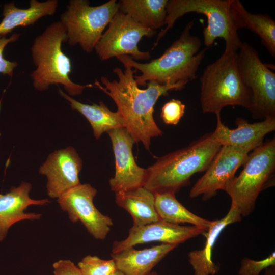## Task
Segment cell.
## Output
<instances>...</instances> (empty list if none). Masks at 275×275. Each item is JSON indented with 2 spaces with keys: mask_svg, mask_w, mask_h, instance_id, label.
Here are the masks:
<instances>
[{
  "mask_svg": "<svg viewBox=\"0 0 275 275\" xmlns=\"http://www.w3.org/2000/svg\"><path fill=\"white\" fill-rule=\"evenodd\" d=\"M67 42L66 30L60 21L52 22L34 39L31 47L33 61L36 68L31 74L33 85L37 90L48 89L50 85L60 84L70 96L80 95L93 84L81 85L73 82L70 58L62 50Z\"/></svg>",
  "mask_w": 275,
  "mask_h": 275,
  "instance_id": "5b68a950",
  "label": "cell"
},
{
  "mask_svg": "<svg viewBox=\"0 0 275 275\" xmlns=\"http://www.w3.org/2000/svg\"><path fill=\"white\" fill-rule=\"evenodd\" d=\"M275 266V253L273 252L266 258L255 260L249 258H243L239 268L238 275H259L266 268Z\"/></svg>",
  "mask_w": 275,
  "mask_h": 275,
  "instance_id": "4316f807",
  "label": "cell"
},
{
  "mask_svg": "<svg viewBox=\"0 0 275 275\" xmlns=\"http://www.w3.org/2000/svg\"><path fill=\"white\" fill-rule=\"evenodd\" d=\"M81 168V159L72 147L50 154L39 169V173L47 178L49 197L58 199L68 190L80 184L79 174Z\"/></svg>",
  "mask_w": 275,
  "mask_h": 275,
  "instance_id": "9a60e30c",
  "label": "cell"
},
{
  "mask_svg": "<svg viewBox=\"0 0 275 275\" xmlns=\"http://www.w3.org/2000/svg\"><path fill=\"white\" fill-rule=\"evenodd\" d=\"M61 96L69 102L72 109L81 114L90 123L93 134L96 139L100 138L104 132L113 129L125 127V123L121 114L117 111L113 112L102 102L92 105L81 103L59 89Z\"/></svg>",
  "mask_w": 275,
  "mask_h": 275,
  "instance_id": "603a6c76",
  "label": "cell"
},
{
  "mask_svg": "<svg viewBox=\"0 0 275 275\" xmlns=\"http://www.w3.org/2000/svg\"><path fill=\"white\" fill-rule=\"evenodd\" d=\"M232 0H168L166 6L165 28L158 34L152 49L171 29L176 21L186 13L194 12L204 15L207 25L203 28L205 47L212 45L215 39L225 40V49L238 51L242 42L231 14Z\"/></svg>",
  "mask_w": 275,
  "mask_h": 275,
  "instance_id": "8992f818",
  "label": "cell"
},
{
  "mask_svg": "<svg viewBox=\"0 0 275 275\" xmlns=\"http://www.w3.org/2000/svg\"><path fill=\"white\" fill-rule=\"evenodd\" d=\"M237 52L225 49L204 70L200 79V101L204 113L221 114L227 106H241L250 111L252 94L240 72Z\"/></svg>",
  "mask_w": 275,
  "mask_h": 275,
  "instance_id": "277c9868",
  "label": "cell"
},
{
  "mask_svg": "<svg viewBox=\"0 0 275 275\" xmlns=\"http://www.w3.org/2000/svg\"><path fill=\"white\" fill-rule=\"evenodd\" d=\"M155 207L160 218L171 224L188 223L208 231L213 223L199 216L186 208L170 193L155 194Z\"/></svg>",
  "mask_w": 275,
  "mask_h": 275,
  "instance_id": "d4e9b609",
  "label": "cell"
},
{
  "mask_svg": "<svg viewBox=\"0 0 275 275\" xmlns=\"http://www.w3.org/2000/svg\"><path fill=\"white\" fill-rule=\"evenodd\" d=\"M221 146L211 133L159 157L146 169L143 187L154 194H175L190 183L194 174L206 170Z\"/></svg>",
  "mask_w": 275,
  "mask_h": 275,
  "instance_id": "3957f363",
  "label": "cell"
},
{
  "mask_svg": "<svg viewBox=\"0 0 275 275\" xmlns=\"http://www.w3.org/2000/svg\"><path fill=\"white\" fill-rule=\"evenodd\" d=\"M168 0H121L119 11L140 24L155 30L165 25Z\"/></svg>",
  "mask_w": 275,
  "mask_h": 275,
  "instance_id": "cb8c5ba5",
  "label": "cell"
},
{
  "mask_svg": "<svg viewBox=\"0 0 275 275\" xmlns=\"http://www.w3.org/2000/svg\"><path fill=\"white\" fill-rule=\"evenodd\" d=\"M216 116V126L212 134L222 146L255 148L263 143L266 134L275 130V117L252 123L238 118L236 120L237 127L230 129L223 124L220 114Z\"/></svg>",
  "mask_w": 275,
  "mask_h": 275,
  "instance_id": "e0dca14e",
  "label": "cell"
},
{
  "mask_svg": "<svg viewBox=\"0 0 275 275\" xmlns=\"http://www.w3.org/2000/svg\"><path fill=\"white\" fill-rule=\"evenodd\" d=\"M194 20L188 22L179 37L165 50L159 58L149 63H141L129 56H121L117 59L128 65L141 74L134 76L138 86H145L150 81L162 85H174L188 82L197 78V73L208 48L200 50L201 39L190 34Z\"/></svg>",
  "mask_w": 275,
  "mask_h": 275,
  "instance_id": "7a4b0ae2",
  "label": "cell"
},
{
  "mask_svg": "<svg viewBox=\"0 0 275 275\" xmlns=\"http://www.w3.org/2000/svg\"><path fill=\"white\" fill-rule=\"evenodd\" d=\"M242 76L252 94L249 112L253 118L275 117V73L261 60L258 51L242 42L237 52Z\"/></svg>",
  "mask_w": 275,
  "mask_h": 275,
  "instance_id": "9c48e42d",
  "label": "cell"
},
{
  "mask_svg": "<svg viewBox=\"0 0 275 275\" xmlns=\"http://www.w3.org/2000/svg\"><path fill=\"white\" fill-rule=\"evenodd\" d=\"M119 10L116 0L97 6H90L87 0L70 1L60 20L66 28L68 43L78 44L85 52H91Z\"/></svg>",
  "mask_w": 275,
  "mask_h": 275,
  "instance_id": "ba28073f",
  "label": "cell"
},
{
  "mask_svg": "<svg viewBox=\"0 0 275 275\" xmlns=\"http://www.w3.org/2000/svg\"><path fill=\"white\" fill-rule=\"evenodd\" d=\"M254 149L222 146L204 175L193 185L189 196L194 198L201 196L206 201L215 196L218 190H224Z\"/></svg>",
  "mask_w": 275,
  "mask_h": 275,
  "instance_id": "7c38bea8",
  "label": "cell"
},
{
  "mask_svg": "<svg viewBox=\"0 0 275 275\" xmlns=\"http://www.w3.org/2000/svg\"><path fill=\"white\" fill-rule=\"evenodd\" d=\"M115 201L131 215L132 227L161 219L155 209L154 194L143 186L115 193Z\"/></svg>",
  "mask_w": 275,
  "mask_h": 275,
  "instance_id": "44dd1931",
  "label": "cell"
},
{
  "mask_svg": "<svg viewBox=\"0 0 275 275\" xmlns=\"http://www.w3.org/2000/svg\"><path fill=\"white\" fill-rule=\"evenodd\" d=\"M206 231L197 226H182L171 224L161 219L144 226L131 227L127 237L115 241L112 254H115L135 245L158 241L178 246L188 239L204 234Z\"/></svg>",
  "mask_w": 275,
  "mask_h": 275,
  "instance_id": "5bb4252c",
  "label": "cell"
},
{
  "mask_svg": "<svg viewBox=\"0 0 275 275\" xmlns=\"http://www.w3.org/2000/svg\"><path fill=\"white\" fill-rule=\"evenodd\" d=\"M185 105L178 99H172L162 107L160 117L166 124L177 125L185 113Z\"/></svg>",
  "mask_w": 275,
  "mask_h": 275,
  "instance_id": "83f0119b",
  "label": "cell"
},
{
  "mask_svg": "<svg viewBox=\"0 0 275 275\" xmlns=\"http://www.w3.org/2000/svg\"><path fill=\"white\" fill-rule=\"evenodd\" d=\"M242 216L238 209L231 204L227 214L220 219L213 221L209 229L204 234L206 241L203 248L195 250L188 254V262L194 275H215L220 270L218 265L212 260V251L219 235L228 225L241 221Z\"/></svg>",
  "mask_w": 275,
  "mask_h": 275,
  "instance_id": "ac0fdd59",
  "label": "cell"
},
{
  "mask_svg": "<svg viewBox=\"0 0 275 275\" xmlns=\"http://www.w3.org/2000/svg\"><path fill=\"white\" fill-rule=\"evenodd\" d=\"M147 275H160V274L157 273L155 271H154V272H151L150 273H149V274H148ZM168 275H171V274H168Z\"/></svg>",
  "mask_w": 275,
  "mask_h": 275,
  "instance_id": "d6a6232c",
  "label": "cell"
},
{
  "mask_svg": "<svg viewBox=\"0 0 275 275\" xmlns=\"http://www.w3.org/2000/svg\"><path fill=\"white\" fill-rule=\"evenodd\" d=\"M123 65L124 71L119 67L113 71L118 80L111 81L106 77H101V81L104 87L96 80L93 87L99 88L113 99L135 143L141 142L146 149L149 150L151 139L163 133L153 117L156 101L160 96L168 95L169 91L181 90L186 85H162L150 81L147 83L146 89H141L134 78L136 71L128 65Z\"/></svg>",
  "mask_w": 275,
  "mask_h": 275,
  "instance_id": "6da1fadb",
  "label": "cell"
},
{
  "mask_svg": "<svg viewBox=\"0 0 275 275\" xmlns=\"http://www.w3.org/2000/svg\"><path fill=\"white\" fill-rule=\"evenodd\" d=\"M243 166L240 174L233 178L224 191L242 217H246L253 212L259 194L273 177L275 139L263 142L252 150Z\"/></svg>",
  "mask_w": 275,
  "mask_h": 275,
  "instance_id": "52a82bcc",
  "label": "cell"
},
{
  "mask_svg": "<svg viewBox=\"0 0 275 275\" xmlns=\"http://www.w3.org/2000/svg\"><path fill=\"white\" fill-rule=\"evenodd\" d=\"M231 11L236 28H245L259 36L270 54L275 58V21L266 14L251 13L239 0H232Z\"/></svg>",
  "mask_w": 275,
  "mask_h": 275,
  "instance_id": "7402d4cb",
  "label": "cell"
},
{
  "mask_svg": "<svg viewBox=\"0 0 275 275\" xmlns=\"http://www.w3.org/2000/svg\"><path fill=\"white\" fill-rule=\"evenodd\" d=\"M177 246L162 243L143 250L131 247L111 256L117 269L125 275H147Z\"/></svg>",
  "mask_w": 275,
  "mask_h": 275,
  "instance_id": "d6986e66",
  "label": "cell"
},
{
  "mask_svg": "<svg viewBox=\"0 0 275 275\" xmlns=\"http://www.w3.org/2000/svg\"><path fill=\"white\" fill-rule=\"evenodd\" d=\"M58 6L57 0H31L27 9L18 8L14 2L5 4L2 13L4 17L0 22V37L6 36L17 27L33 25L43 17L53 15Z\"/></svg>",
  "mask_w": 275,
  "mask_h": 275,
  "instance_id": "ffe728a7",
  "label": "cell"
},
{
  "mask_svg": "<svg viewBox=\"0 0 275 275\" xmlns=\"http://www.w3.org/2000/svg\"><path fill=\"white\" fill-rule=\"evenodd\" d=\"M97 192L90 184L80 183L63 194L57 201L71 222L80 221L93 237L104 240L113 222L110 217L102 214L95 206L93 199Z\"/></svg>",
  "mask_w": 275,
  "mask_h": 275,
  "instance_id": "8fae6325",
  "label": "cell"
},
{
  "mask_svg": "<svg viewBox=\"0 0 275 275\" xmlns=\"http://www.w3.org/2000/svg\"><path fill=\"white\" fill-rule=\"evenodd\" d=\"M111 139L115 159V174L109 180L115 193L143 186L146 169L139 167L132 153L135 141L125 127L113 129L107 132Z\"/></svg>",
  "mask_w": 275,
  "mask_h": 275,
  "instance_id": "4fadbf2b",
  "label": "cell"
},
{
  "mask_svg": "<svg viewBox=\"0 0 275 275\" xmlns=\"http://www.w3.org/2000/svg\"><path fill=\"white\" fill-rule=\"evenodd\" d=\"M52 267L54 275H83L79 267L69 260H59Z\"/></svg>",
  "mask_w": 275,
  "mask_h": 275,
  "instance_id": "f546056e",
  "label": "cell"
},
{
  "mask_svg": "<svg viewBox=\"0 0 275 275\" xmlns=\"http://www.w3.org/2000/svg\"><path fill=\"white\" fill-rule=\"evenodd\" d=\"M264 275H275V266H272L266 268Z\"/></svg>",
  "mask_w": 275,
  "mask_h": 275,
  "instance_id": "4dcf8cb0",
  "label": "cell"
},
{
  "mask_svg": "<svg viewBox=\"0 0 275 275\" xmlns=\"http://www.w3.org/2000/svg\"><path fill=\"white\" fill-rule=\"evenodd\" d=\"M32 188L31 183L22 182L17 187H12L5 194H0V241L7 236L8 230L15 223L23 220H38L42 214L25 212L31 205H44L51 202L47 199L34 200L29 193Z\"/></svg>",
  "mask_w": 275,
  "mask_h": 275,
  "instance_id": "2e32d148",
  "label": "cell"
},
{
  "mask_svg": "<svg viewBox=\"0 0 275 275\" xmlns=\"http://www.w3.org/2000/svg\"><path fill=\"white\" fill-rule=\"evenodd\" d=\"M156 33L155 30L140 24L119 11L94 50L101 61L121 56H129L135 61L148 60L151 58L150 52L141 51L138 43L143 37H151Z\"/></svg>",
  "mask_w": 275,
  "mask_h": 275,
  "instance_id": "30bf717a",
  "label": "cell"
},
{
  "mask_svg": "<svg viewBox=\"0 0 275 275\" xmlns=\"http://www.w3.org/2000/svg\"><path fill=\"white\" fill-rule=\"evenodd\" d=\"M20 36V34H14L9 38H6V36L0 37V73L12 76L14 69L17 67L18 63L5 59L3 52L6 46L10 43L16 41Z\"/></svg>",
  "mask_w": 275,
  "mask_h": 275,
  "instance_id": "f1b7e54d",
  "label": "cell"
},
{
  "mask_svg": "<svg viewBox=\"0 0 275 275\" xmlns=\"http://www.w3.org/2000/svg\"><path fill=\"white\" fill-rule=\"evenodd\" d=\"M110 275H125V274L121 271L119 270L118 269H117Z\"/></svg>",
  "mask_w": 275,
  "mask_h": 275,
  "instance_id": "1f68e13d",
  "label": "cell"
},
{
  "mask_svg": "<svg viewBox=\"0 0 275 275\" xmlns=\"http://www.w3.org/2000/svg\"><path fill=\"white\" fill-rule=\"evenodd\" d=\"M77 266L83 275H110L117 269L113 259L104 260L90 255L84 257Z\"/></svg>",
  "mask_w": 275,
  "mask_h": 275,
  "instance_id": "484cf974",
  "label": "cell"
}]
</instances>
